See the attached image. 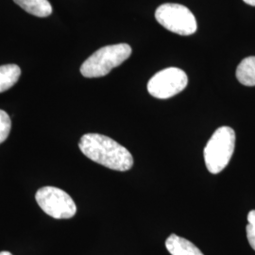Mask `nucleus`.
Instances as JSON below:
<instances>
[{
	"label": "nucleus",
	"mask_w": 255,
	"mask_h": 255,
	"mask_svg": "<svg viewBox=\"0 0 255 255\" xmlns=\"http://www.w3.org/2000/svg\"><path fill=\"white\" fill-rule=\"evenodd\" d=\"M79 147L93 162L113 170L127 171L133 165V157L125 146L102 134H84L80 140Z\"/></svg>",
	"instance_id": "f257e3e1"
},
{
	"label": "nucleus",
	"mask_w": 255,
	"mask_h": 255,
	"mask_svg": "<svg viewBox=\"0 0 255 255\" xmlns=\"http://www.w3.org/2000/svg\"><path fill=\"white\" fill-rule=\"evenodd\" d=\"M236 146V132L232 128L220 127L204 147V161L210 173L221 172L230 163Z\"/></svg>",
	"instance_id": "f03ea898"
},
{
	"label": "nucleus",
	"mask_w": 255,
	"mask_h": 255,
	"mask_svg": "<svg viewBox=\"0 0 255 255\" xmlns=\"http://www.w3.org/2000/svg\"><path fill=\"white\" fill-rule=\"evenodd\" d=\"M131 55L128 44H118L101 47L92 54L81 66V73L85 78L104 77L123 64Z\"/></svg>",
	"instance_id": "7ed1b4c3"
},
{
	"label": "nucleus",
	"mask_w": 255,
	"mask_h": 255,
	"mask_svg": "<svg viewBox=\"0 0 255 255\" xmlns=\"http://www.w3.org/2000/svg\"><path fill=\"white\" fill-rule=\"evenodd\" d=\"M157 22L167 30L182 36H189L197 31L198 24L191 10L176 3H165L155 11Z\"/></svg>",
	"instance_id": "20e7f679"
},
{
	"label": "nucleus",
	"mask_w": 255,
	"mask_h": 255,
	"mask_svg": "<svg viewBox=\"0 0 255 255\" xmlns=\"http://www.w3.org/2000/svg\"><path fill=\"white\" fill-rule=\"evenodd\" d=\"M35 199L41 209L53 219H71L77 213L73 199L60 188L53 186L42 187L37 191Z\"/></svg>",
	"instance_id": "39448f33"
},
{
	"label": "nucleus",
	"mask_w": 255,
	"mask_h": 255,
	"mask_svg": "<svg viewBox=\"0 0 255 255\" xmlns=\"http://www.w3.org/2000/svg\"><path fill=\"white\" fill-rule=\"evenodd\" d=\"M188 83L186 73L177 67H168L159 71L149 80L147 91L156 99L166 100L185 89Z\"/></svg>",
	"instance_id": "423d86ee"
},
{
	"label": "nucleus",
	"mask_w": 255,
	"mask_h": 255,
	"mask_svg": "<svg viewBox=\"0 0 255 255\" xmlns=\"http://www.w3.org/2000/svg\"><path fill=\"white\" fill-rule=\"evenodd\" d=\"M165 248L171 255H204L189 240L171 235L165 241Z\"/></svg>",
	"instance_id": "0eeeda50"
},
{
	"label": "nucleus",
	"mask_w": 255,
	"mask_h": 255,
	"mask_svg": "<svg viewBox=\"0 0 255 255\" xmlns=\"http://www.w3.org/2000/svg\"><path fill=\"white\" fill-rule=\"evenodd\" d=\"M27 12L38 17H46L52 13V6L48 0H13Z\"/></svg>",
	"instance_id": "6e6552de"
},
{
	"label": "nucleus",
	"mask_w": 255,
	"mask_h": 255,
	"mask_svg": "<svg viewBox=\"0 0 255 255\" xmlns=\"http://www.w3.org/2000/svg\"><path fill=\"white\" fill-rule=\"evenodd\" d=\"M237 78L245 86H255V56L245 58L238 64Z\"/></svg>",
	"instance_id": "1a4fd4ad"
},
{
	"label": "nucleus",
	"mask_w": 255,
	"mask_h": 255,
	"mask_svg": "<svg viewBox=\"0 0 255 255\" xmlns=\"http://www.w3.org/2000/svg\"><path fill=\"white\" fill-rule=\"evenodd\" d=\"M21 69L16 64H5L0 66V93L11 88L19 80Z\"/></svg>",
	"instance_id": "9d476101"
},
{
	"label": "nucleus",
	"mask_w": 255,
	"mask_h": 255,
	"mask_svg": "<svg viewBox=\"0 0 255 255\" xmlns=\"http://www.w3.org/2000/svg\"><path fill=\"white\" fill-rule=\"evenodd\" d=\"M10 128L11 121L9 115L5 111L0 110V144L3 143L9 136Z\"/></svg>",
	"instance_id": "9b49d317"
},
{
	"label": "nucleus",
	"mask_w": 255,
	"mask_h": 255,
	"mask_svg": "<svg viewBox=\"0 0 255 255\" xmlns=\"http://www.w3.org/2000/svg\"><path fill=\"white\" fill-rule=\"evenodd\" d=\"M246 227L247 238L251 247L255 251V210H252L248 215Z\"/></svg>",
	"instance_id": "f8f14e48"
},
{
	"label": "nucleus",
	"mask_w": 255,
	"mask_h": 255,
	"mask_svg": "<svg viewBox=\"0 0 255 255\" xmlns=\"http://www.w3.org/2000/svg\"><path fill=\"white\" fill-rule=\"evenodd\" d=\"M246 4L248 5H251V6H255V0H243Z\"/></svg>",
	"instance_id": "ddd939ff"
},
{
	"label": "nucleus",
	"mask_w": 255,
	"mask_h": 255,
	"mask_svg": "<svg viewBox=\"0 0 255 255\" xmlns=\"http://www.w3.org/2000/svg\"><path fill=\"white\" fill-rule=\"evenodd\" d=\"M0 255H12L9 252H1Z\"/></svg>",
	"instance_id": "4468645a"
}]
</instances>
